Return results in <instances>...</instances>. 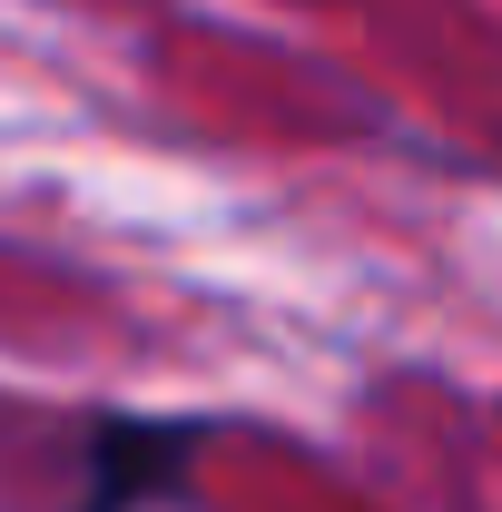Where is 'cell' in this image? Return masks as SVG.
Returning a JSON list of instances; mask_svg holds the SVG:
<instances>
[{
	"mask_svg": "<svg viewBox=\"0 0 502 512\" xmlns=\"http://www.w3.org/2000/svg\"><path fill=\"white\" fill-rule=\"evenodd\" d=\"M207 453V424H158V414H109L89 434V503L79 512H138L188 493V463Z\"/></svg>",
	"mask_w": 502,
	"mask_h": 512,
	"instance_id": "cell-1",
	"label": "cell"
}]
</instances>
